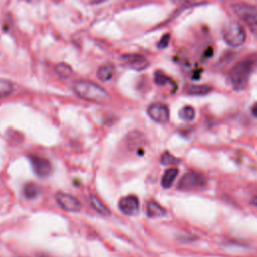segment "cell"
Segmentation results:
<instances>
[{"label": "cell", "mask_w": 257, "mask_h": 257, "mask_svg": "<svg viewBox=\"0 0 257 257\" xmlns=\"http://www.w3.org/2000/svg\"><path fill=\"white\" fill-rule=\"evenodd\" d=\"M73 91L80 98L92 102L104 103L110 99L109 93L103 87L87 80L76 81L73 84Z\"/></svg>", "instance_id": "1"}, {"label": "cell", "mask_w": 257, "mask_h": 257, "mask_svg": "<svg viewBox=\"0 0 257 257\" xmlns=\"http://www.w3.org/2000/svg\"><path fill=\"white\" fill-rule=\"evenodd\" d=\"M252 67L253 63L249 59L242 60L232 67L229 72V80L234 89L242 90L247 86Z\"/></svg>", "instance_id": "2"}, {"label": "cell", "mask_w": 257, "mask_h": 257, "mask_svg": "<svg viewBox=\"0 0 257 257\" xmlns=\"http://www.w3.org/2000/svg\"><path fill=\"white\" fill-rule=\"evenodd\" d=\"M232 9L233 12L249 26L255 37H257V8L251 4L239 2L233 4Z\"/></svg>", "instance_id": "3"}, {"label": "cell", "mask_w": 257, "mask_h": 257, "mask_svg": "<svg viewBox=\"0 0 257 257\" xmlns=\"http://www.w3.org/2000/svg\"><path fill=\"white\" fill-rule=\"evenodd\" d=\"M224 41L232 47H238L244 44L246 40V32L243 26L237 21H229L223 29Z\"/></svg>", "instance_id": "4"}, {"label": "cell", "mask_w": 257, "mask_h": 257, "mask_svg": "<svg viewBox=\"0 0 257 257\" xmlns=\"http://www.w3.org/2000/svg\"><path fill=\"white\" fill-rule=\"evenodd\" d=\"M207 180L204 175L197 172L186 173L178 183L179 190H194L201 188L206 184Z\"/></svg>", "instance_id": "5"}, {"label": "cell", "mask_w": 257, "mask_h": 257, "mask_svg": "<svg viewBox=\"0 0 257 257\" xmlns=\"http://www.w3.org/2000/svg\"><path fill=\"white\" fill-rule=\"evenodd\" d=\"M148 114L149 116L156 122L159 123H166L170 118V111L166 104L162 102H155L152 103L148 107Z\"/></svg>", "instance_id": "6"}, {"label": "cell", "mask_w": 257, "mask_h": 257, "mask_svg": "<svg viewBox=\"0 0 257 257\" xmlns=\"http://www.w3.org/2000/svg\"><path fill=\"white\" fill-rule=\"evenodd\" d=\"M29 160L34 173L39 177H47L52 171V165L46 158L40 156H29Z\"/></svg>", "instance_id": "7"}, {"label": "cell", "mask_w": 257, "mask_h": 257, "mask_svg": "<svg viewBox=\"0 0 257 257\" xmlns=\"http://www.w3.org/2000/svg\"><path fill=\"white\" fill-rule=\"evenodd\" d=\"M55 200L58 205L67 212H77L80 210L81 205L79 201L70 194L57 192L55 195Z\"/></svg>", "instance_id": "8"}, {"label": "cell", "mask_w": 257, "mask_h": 257, "mask_svg": "<svg viewBox=\"0 0 257 257\" xmlns=\"http://www.w3.org/2000/svg\"><path fill=\"white\" fill-rule=\"evenodd\" d=\"M118 207L124 215H137L139 212V200L134 195L122 197L118 202Z\"/></svg>", "instance_id": "9"}, {"label": "cell", "mask_w": 257, "mask_h": 257, "mask_svg": "<svg viewBox=\"0 0 257 257\" xmlns=\"http://www.w3.org/2000/svg\"><path fill=\"white\" fill-rule=\"evenodd\" d=\"M121 58L131 68L138 71L144 70L149 66L148 59L141 54H135V53L124 54L121 56Z\"/></svg>", "instance_id": "10"}, {"label": "cell", "mask_w": 257, "mask_h": 257, "mask_svg": "<svg viewBox=\"0 0 257 257\" xmlns=\"http://www.w3.org/2000/svg\"><path fill=\"white\" fill-rule=\"evenodd\" d=\"M147 215L150 218H159L166 215V210L156 201L151 200L147 203Z\"/></svg>", "instance_id": "11"}, {"label": "cell", "mask_w": 257, "mask_h": 257, "mask_svg": "<svg viewBox=\"0 0 257 257\" xmlns=\"http://www.w3.org/2000/svg\"><path fill=\"white\" fill-rule=\"evenodd\" d=\"M178 172L179 171H178L177 168H169L165 171V173L162 177V181H161V184H162L163 188L168 189L173 185V183H174V181H175V179L178 175Z\"/></svg>", "instance_id": "12"}, {"label": "cell", "mask_w": 257, "mask_h": 257, "mask_svg": "<svg viewBox=\"0 0 257 257\" xmlns=\"http://www.w3.org/2000/svg\"><path fill=\"white\" fill-rule=\"evenodd\" d=\"M211 90H212V87L205 84H202V85L190 84L186 88L187 93L192 95H205V94H208Z\"/></svg>", "instance_id": "13"}, {"label": "cell", "mask_w": 257, "mask_h": 257, "mask_svg": "<svg viewBox=\"0 0 257 257\" xmlns=\"http://www.w3.org/2000/svg\"><path fill=\"white\" fill-rule=\"evenodd\" d=\"M114 74V68L111 65H102L97 69V78L101 81H108Z\"/></svg>", "instance_id": "14"}, {"label": "cell", "mask_w": 257, "mask_h": 257, "mask_svg": "<svg viewBox=\"0 0 257 257\" xmlns=\"http://www.w3.org/2000/svg\"><path fill=\"white\" fill-rule=\"evenodd\" d=\"M89 201L92 208L101 215H109V209L94 195L89 196Z\"/></svg>", "instance_id": "15"}, {"label": "cell", "mask_w": 257, "mask_h": 257, "mask_svg": "<svg viewBox=\"0 0 257 257\" xmlns=\"http://www.w3.org/2000/svg\"><path fill=\"white\" fill-rule=\"evenodd\" d=\"M54 70L56 72V74L62 78H68L72 75L73 73V70H72V67L67 64V63H64V62H60V63H57L54 67Z\"/></svg>", "instance_id": "16"}, {"label": "cell", "mask_w": 257, "mask_h": 257, "mask_svg": "<svg viewBox=\"0 0 257 257\" xmlns=\"http://www.w3.org/2000/svg\"><path fill=\"white\" fill-rule=\"evenodd\" d=\"M40 193V188L34 183H27L23 187V195L27 199H34Z\"/></svg>", "instance_id": "17"}, {"label": "cell", "mask_w": 257, "mask_h": 257, "mask_svg": "<svg viewBox=\"0 0 257 257\" xmlns=\"http://www.w3.org/2000/svg\"><path fill=\"white\" fill-rule=\"evenodd\" d=\"M179 116L185 121H191L195 117V109L190 105H186L179 111Z\"/></svg>", "instance_id": "18"}, {"label": "cell", "mask_w": 257, "mask_h": 257, "mask_svg": "<svg viewBox=\"0 0 257 257\" xmlns=\"http://www.w3.org/2000/svg\"><path fill=\"white\" fill-rule=\"evenodd\" d=\"M160 162L162 165L165 166H172V165H177L179 164L180 160L178 158H176L175 156H173L171 153L169 152H165L160 159Z\"/></svg>", "instance_id": "19"}, {"label": "cell", "mask_w": 257, "mask_h": 257, "mask_svg": "<svg viewBox=\"0 0 257 257\" xmlns=\"http://www.w3.org/2000/svg\"><path fill=\"white\" fill-rule=\"evenodd\" d=\"M154 80L157 84L159 85H164L166 83H172V84H175L171 78H169L166 74H164L162 71H156L155 72V77H154Z\"/></svg>", "instance_id": "20"}, {"label": "cell", "mask_w": 257, "mask_h": 257, "mask_svg": "<svg viewBox=\"0 0 257 257\" xmlns=\"http://www.w3.org/2000/svg\"><path fill=\"white\" fill-rule=\"evenodd\" d=\"M169 42H170V34H169V33H166V34H164V35L161 37V39H160V41H159V43H158V47L161 48V49L166 48V47L168 46Z\"/></svg>", "instance_id": "21"}, {"label": "cell", "mask_w": 257, "mask_h": 257, "mask_svg": "<svg viewBox=\"0 0 257 257\" xmlns=\"http://www.w3.org/2000/svg\"><path fill=\"white\" fill-rule=\"evenodd\" d=\"M175 4H186L189 2H193L194 0H171Z\"/></svg>", "instance_id": "22"}, {"label": "cell", "mask_w": 257, "mask_h": 257, "mask_svg": "<svg viewBox=\"0 0 257 257\" xmlns=\"http://www.w3.org/2000/svg\"><path fill=\"white\" fill-rule=\"evenodd\" d=\"M252 113L255 115V116H257V102L253 105V107H252Z\"/></svg>", "instance_id": "23"}, {"label": "cell", "mask_w": 257, "mask_h": 257, "mask_svg": "<svg viewBox=\"0 0 257 257\" xmlns=\"http://www.w3.org/2000/svg\"><path fill=\"white\" fill-rule=\"evenodd\" d=\"M251 204L255 207H257V197H254L252 200H251Z\"/></svg>", "instance_id": "24"}]
</instances>
